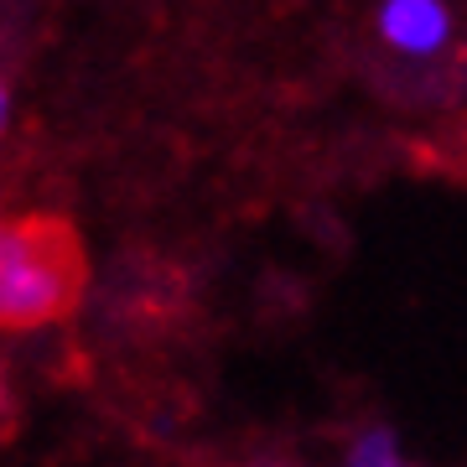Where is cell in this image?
<instances>
[{
	"instance_id": "6da1fadb",
	"label": "cell",
	"mask_w": 467,
	"mask_h": 467,
	"mask_svg": "<svg viewBox=\"0 0 467 467\" xmlns=\"http://www.w3.org/2000/svg\"><path fill=\"white\" fill-rule=\"evenodd\" d=\"M88 250L63 213L0 218V333H36L78 312Z\"/></svg>"
},
{
	"instance_id": "7a4b0ae2",
	"label": "cell",
	"mask_w": 467,
	"mask_h": 467,
	"mask_svg": "<svg viewBox=\"0 0 467 467\" xmlns=\"http://www.w3.org/2000/svg\"><path fill=\"white\" fill-rule=\"evenodd\" d=\"M374 36L400 63H441L457 47V11L451 0H379Z\"/></svg>"
},
{
	"instance_id": "3957f363",
	"label": "cell",
	"mask_w": 467,
	"mask_h": 467,
	"mask_svg": "<svg viewBox=\"0 0 467 467\" xmlns=\"http://www.w3.org/2000/svg\"><path fill=\"white\" fill-rule=\"evenodd\" d=\"M337 467H426V462L410 451V441L389 420H364V426H353L343 436Z\"/></svg>"
},
{
	"instance_id": "277c9868",
	"label": "cell",
	"mask_w": 467,
	"mask_h": 467,
	"mask_svg": "<svg viewBox=\"0 0 467 467\" xmlns=\"http://www.w3.org/2000/svg\"><path fill=\"white\" fill-rule=\"evenodd\" d=\"M5 115H11V94H5V84H0V125H5Z\"/></svg>"
},
{
	"instance_id": "5b68a950",
	"label": "cell",
	"mask_w": 467,
	"mask_h": 467,
	"mask_svg": "<svg viewBox=\"0 0 467 467\" xmlns=\"http://www.w3.org/2000/svg\"><path fill=\"white\" fill-rule=\"evenodd\" d=\"M254 467H285V462H254Z\"/></svg>"
}]
</instances>
